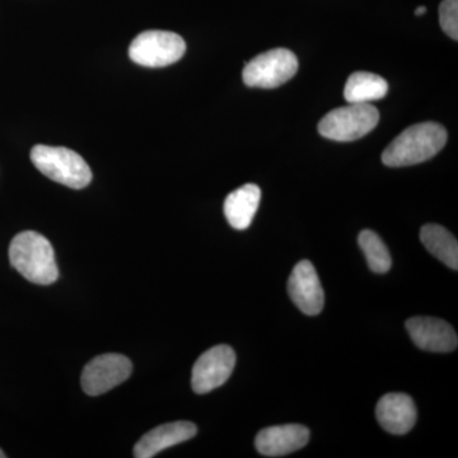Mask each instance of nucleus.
I'll use <instances>...</instances> for the list:
<instances>
[{
	"label": "nucleus",
	"mask_w": 458,
	"mask_h": 458,
	"mask_svg": "<svg viewBox=\"0 0 458 458\" xmlns=\"http://www.w3.org/2000/svg\"><path fill=\"white\" fill-rule=\"evenodd\" d=\"M445 143L447 131L441 123H415L388 144L382 153V162L387 167H406L421 164L441 152Z\"/></svg>",
	"instance_id": "1"
},
{
	"label": "nucleus",
	"mask_w": 458,
	"mask_h": 458,
	"mask_svg": "<svg viewBox=\"0 0 458 458\" xmlns=\"http://www.w3.org/2000/svg\"><path fill=\"white\" fill-rule=\"evenodd\" d=\"M9 261L21 276L35 284H53L59 278L54 247L38 232H21L12 240Z\"/></svg>",
	"instance_id": "2"
},
{
	"label": "nucleus",
	"mask_w": 458,
	"mask_h": 458,
	"mask_svg": "<svg viewBox=\"0 0 458 458\" xmlns=\"http://www.w3.org/2000/svg\"><path fill=\"white\" fill-rule=\"evenodd\" d=\"M31 161L42 174L71 189H84L92 181L89 165L68 148L38 144L32 148Z\"/></svg>",
	"instance_id": "3"
},
{
	"label": "nucleus",
	"mask_w": 458,
	"mask_h": 458,
	"mask_svg": "<svg viewBox=\"0 0 458 458\" xmlns=\"http://www.w3.org/2000/svg\"><path fill=\"white\" fill-rule=\"evenodd\" d=\"M379 122V111L370 104H349L325 114L319 134L335 141H352L366 137Z\"/></svg>",
	"instance_id": "4"
},
{
	"label": "nucleus",
	"mask_w": 458,
	"mask_h": 458,
	"mask_svg": "<svg viewBox=\"0 0 458 458\" xmlns=\"http://www.w3.org/2000/svg\"><path fill=\"white\" fill-rule=\"evenodd\" d=\"M186 51L185 40L170 31H144L132 40L129 57L135 64L147 68H164L179 62Z\"/></svg>",
	"instance_id": "5"
},
{
	"label": "nucleus",
	"mask_w": 458,
	"mask_h": 458,
	"mask_svg": "<svg viewBox=\"0 0 458 458\" xmlns=\"http://www.w3.org/2000/svg\"><path fill=\"white\" fill-rule=\"evenodd\" d=\"M298 71V59L288 49H273L246 63L243 82L256 89H276L288 82Z\"/></svg>",
	"instance_id": "6"
},
{
	"label": "nucleus",
	"mask_w": 458,
	"mask_h": 458,
	"mask_svg": "<svg viewBox=\"0 0 458 458\" xmlns=\"http://www.w3.org/2000/svg\"><path fill=\"white\" fill-rule=\"evenodd\" d=\"M132 364L122 354H102L84 367L81 384L89 396H99L122 385L131 375Z\"/></svg>",
	"instance_id": "7"
},
{
	"label": "nucleus",
	"mask_w": 458,
	"mask_h": 458,
	"mask_svg": "<svg viewBox=\"0 0 458 458\" xmlns=\"http://www.w3.org/2000/svg\"><path fill=\"white\" fill-rule=\"evenodd\" d=\"M236 366V352L228 345H216L201 354L194 364L192 390L208 394L227 382Z\"/></svg>",
	"instance_id": "8"
},
{
	"label": "nucleus",
	"mask_w": 458,
	"mask_h": 458,
	"mask_svg": "<svg viewBox=\"0 0 458 458\" xmlns=\"http://www.w3.org/2000/svg\"><path fill=\"white\" fill-rule=\"evenodd\" d=\"M288 292L295 306L306 315H318L324 309V289L318 271L309 260H302L295 265L289 276Z\"/></svg>",
	"instance_id": "9"
},
{
	"label": "nucleus",
	"mask_w": 458,
	"mask_h": 458,
	"mask_svg": "<svg viewBox=\"0 0 458 458\" xmlns=\"http://www.w3.org/2000/svg\"><path fill=\"white\" fill-rule=\"evenodd\" d=\"M406 330L418 348L433 352H450L457 349L456 331L441 318H412L406 321Z\"/></svg>",
	"instance_id": "10"
},
{
	"label": "nucleus",
	"mask_w": 458,
	"mask_h": 458,
	"mask_svg": "<svg viewBox=\"0 0 458 458\" xmlns=\"http://www.w3.org/2000/svg\"><path fill=\"white\" fill-rule=\"evenodd\" d=\"M310 430L300 424H286L261 430L256 437V450L262 456L280 457L303 448L309 443Z\"/></svg>",
	"instance_id": "11"
},
{
	"label": "nucleus",
	"mask_w": 458,
	"mask_h": 458,
	"mask_svg": "<svg viewBox=\"0 0 458 458\" xmlns=\"http://www.w3.org/2000/svg\"><path fill=\"white\" fill-rule=\"evenodd\" d=\"M198 428L191 421H174L149 430L135 445L134 456L137 458L155 457L159 452L189 441L197 436Z\"/></svg>",
	"instance_id": "12"
},
{
	"label": "nucleus",
	"mask_w": 458,
	"mask_h": 458,
	"mask_svg": "<svg viewBox=\"0 0 458 458\" xmlns=\"http://www.w3.org/2000/svg\"><path fill=\"white\" fill-rule=\"evenodd\" d=\"M376 417L388 433H409L417 423V408L409 394H387L377 403Z\"/></svg>",
	"instance_id": "13"
},
{
	"label": "nucleus",
	"mask_w": 458,
	"mask_h": 458,
	"mask_svg": "<svg viewBox=\"0 0 458 458\" xmlns=\"http://www.w3.org/2000/svg\"><path fill=\"white\" fill-rule=\"evenodd\" d=\"M260 200L261 190L255 183H247L232 191L225 201V216L229 225L238 231L249 228Z\"/></svg>",
	"instance_id": "14"
},
{
	"label": "nucleus",
	"mask_w": 458,
	"mask_h": 458,
	"mask_svg": "<svg viewBox=\"0 0 458 458\" xmlns=\"http://www.w3.org/2000/svg\"><path fill=\"white\" fill-rule=\"evenodd\" d=\"M388 92V83L384 78L369 72H355L346 81L344 98L348 104H370L384 98Z\"/></svg>",
	"instance_id": "15"
},
{
	"label": "nucleus",
	"mask_w": 458,
	"mask_h": 458,
	"mask_svg": "<svg viewBox=\"0 0 458 458\" xmlns=\"http://www.w3.org/2000/svg\"><path fill=\"white\" fill-rule=\"evenodd\" d=\"M420 241L430 254L451 269H458V242L456 237L438 225H426L420 231Z\"/></svg>",
	"instance_id": "16"
},
{
	"label": "nucleus",
	"mask_w": 458,
	"mask_h": 458,
	"mask_svg": "<svg viewBox=\"0 0 458 458\" xmlns=\"http://www.w3.org/2000/svg\"><path fill=\"white\" fill-rule=\"evenodd\" d=\"M358 242L373 273L385 274L391 269L393 260H391L390 251L378 234L369 229H364L360 232Z\"/></svg>",
	"instance_id": "17"
},
{
	"label": "nucleus",
	"mask_w": 458,
	"mask_h": 458,
	"mask_svg": "<svg viewBox=\"0 0 458 458\" xmlns=\"http://www.w3.org/2000/svg\"><path fill=\"white\" fill-rule=\"evenodd\" d=\"M439 23L445 35L458 40V0H443L439 5Z\"/></svg>",
	"instance_id": "18"
},
{
	"label": "nucleus",
	"mask_w": 458,
	"mask_h": 458,
	"mask_svg": "<svg viewBox=\"0 0 458 458\" xmlns=\"http://www.w3.org/2000/svg\"><path fill=\"white\" fill-rule=\"evenodd\" d=\"M426 7H419L417 8V11H415V14H417V16H423V14H426Z\"/></svg>",
	"instance_id": "19"
},
{
	"label": "nucleus",
	"mask_w": 458,
	"mask_h": 458,
	"mask_svg": "<svg viewBox=\"0 0 458 458\" xmlns=\"http://www.w3.org/2000/svg\"><path fill=\"white\" fill-rule=\"evenodd\" d=\"M7 456H5V454L4 452H3L2 450H0V458H5Z\"/></svg>",
	"instance_id": "20"
}]
</instances>
